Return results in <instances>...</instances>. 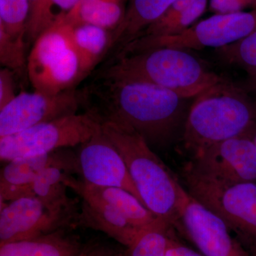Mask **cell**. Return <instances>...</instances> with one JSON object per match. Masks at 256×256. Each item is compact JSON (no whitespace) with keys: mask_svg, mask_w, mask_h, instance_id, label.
Returning <instances> with one entry per match:
<instances>
[{"mask_svg":"<svg viewBox=\"0 0 256 256\" xmlns=\"http://www.w3.org/2000/svg\"><path fill=\"white\" fill-rule=\"evenodd\" d=\"M90 92L105 107L101 118L118 120L142 134L149 144H164L184 126L188 98L142 80L98 76Z\"/></svg>","mask_w":256,"mask_h":256,"instance_id":"cell-1","label":"cell"},{"mask_svg":"<svg viewBox=\"0 0 256 256\" xmlns=\"http://www.w3.org/2000/svg\"><path fill=\"white\" fill-rule=\"evenodd\" d=\"M256 126V101L226 79L194 98L183 128L192 158L227 140L247 134Z\"/></svg>","mask_w":256,"mask_h":256,"instance_id":"cell-2","label":"cell"},{"mask_svg":"<svg viewBox=\"0 0 256 256\" xmlns=\"http://www.w3.org/2000/svg\"><path fill=\"white\" fill-rule=\"evenodd\" d=\"M101 124L122 156L146 208L180 233V182L134 128L114 119L102 118Z\"/></svg>","mask_w":256,"mask_h":256,"instance_id":"cell-3","label":"cell"},{"mask_svg":"<svg viewBox=\"0 0 256 256\" xmlns=\"http://www.w3.org/2000/svg\"><path fill=\"white\" fill-rule=\"evenodd\" d=\"M100 74L150 82L188 99L224 79L188 50L166 47L116 56Z\"/></svg>","mask_w":256,"mask_h":256,"instance_id":"cell-4","label":"cell"},{"mask_svg":"<svg viewBox=\"0 0 256 256\" xmlns=\"http://www.w3.org/2000/svg\"><path fill=\"white\" fill-rule=\"evenodd\" d=\"M186 191L220 217L242 242L256 248V182H229L198 171L190 162L182 170Z\"/></svg>","mask_w":256,"mask_h":256,"instance_id":"cell-5","label":"cell"},{"mask_svg":"<svg viewBox=\"0 0 256 256\" xmlns=\"http://www.w3.org/2000/svg\"><path fill=\"white\" fill-rule=\"evenodd\" d=\"M100 116L95 110L66 116L0 138V158L10 162L50 154L62 148L82 146L100 132Z\"/></svg>","mask_w":256,"mask_h":256,"instance_id":"cell-6","label":"cell"},{"mask_svg":"<svg viewBox=\"0 0 256 256\" xmlns=\"http://www.w3.org/2000/svg\"><path fill=\"white\" fill-rule=\"evenodd\" d=\"M79 210L72 198L52 201L37 196L1 205L0 244L46 235L75 224Z\"/></svg>","mask_w":256,"mask_h":256,"instance_id":"cell-7","label":"cell"},{"mask_svg":"<svg viewBox=\"0 0 256 256\" xmlns=\"http://www.w3.org/2000/svg\"><path fill=\"white\" fill-rule=\"evenodd\" d=\"M256 31V10L215 14L195 23L180 34L138 38L120 53L162 47L186 50L206 47L218 48L245 38Z\"/></svg>","mask_w":256,"mask_h":256,"instance_id":"cell-8","label":"cell"},{"mask_svg":"<svg viewBox=\"0 0 256 256\" xmlns=\"http://www.w3.org/2000/svg\"><path fill=\"white\" fill-rule=\"evenodd\" d=\"M86 104L84 92L70 89L56 95L22 92L0 110V138L76 114Z\"/></svg>","mask_w":256,"mask_h":256,"instance_id":"cell-9","label":"cell"},{"mask_svg":"<svg viewBox=\"0 0 256 256\" xmlns=\"http://www.w3.org/2000/svg\"><path fill=\"white\" fill-rule=\"evenodd\" d=\"M180 233L205 256H248L240 242L232 238L230 229L220 217L178 186Z\"/></svg>","mask_w":256,"mask_h":256,"instance_id":"cell-10","label":"cell"},{"mask_svg":"<svg viewBox=\"0 0 256 256\" xmlns=\"http://www.w3.org/2000/svg\"><path fill=\"white\" fill-rule=\"evenodd\" d=\"M200 172L229 182H256V146L247 134L224 141L192 158Z\"/></svg>","mask_w":256,"mask_h":256,"instance_id":"cell-11","label":"cell"},{"mask_svg":"<svg viewBox=\"0 0 256 256\" xmlns=\"http://www.w3.org/2000/svg\"><path fill=\"white\" fill-rule=\"evenodd\" d=\"M80 146L77 164L78 173L84 181L98 186L122 188L144 205L122 156L102 128Z\"/></svg>","mask_w":256,"mask_h":256,"instance_id":"cell-12","label":"cell"},{"mask_svg":"<svg viewBox=\"0 0 256 256\" xmlns=\"http://www.w3.org/2000/svg\"><path fill=\"white\" fill-rule=\"evenodd\" d=\"M66 184L82 198H96L112 206L136 228L143 230L160 226H169L148 210L132 194L122 188L98 186L82 180H76L72 176L67 180Z\"/></svg>","mask_w":256,"mask_h":256,"instance_id":"cell-13","label":"cell"},{"mask_svg":"<svg viewBox=\"0 0 256 256\" xmlns=\"http://www.w3.org/2000/svg\"><path fill=\"white\" fill-rule=\"evenodd\" d=\"M174 0H128L122 22L111 32L107 56H114L142 35L156 22Z\"/></svg>","mask_w":256,"mask_h":256,"instance_id":"cell-14","label":"cell"},{"mask_svg":"<svg viewBox=\"0 0 256 256\" xmlns=\"http://www.w3.org/2000/svg\"><path fill=\"white\" fill-rule=\"evenodd\" d=\"M62 152L42 156L20 158L8 162L2 170L0 202H12L23 197L34 196L31 185L38 174L58 159Z\"/></svg>","mask_w":256,"mask_h":256,"instance_id":"cell-15","label":"cell"},{"mask_svg":"<svg viewBox=\"0 0 256 256\" xmlns=\"http://www.w3.org/2000/svg\"><path fill=\"white\" fill-rule=\"evenodd\" d=\"M76 225L101 230L129 246L141 232L136 228L118 210L96 198L84 197Z\"/></svg>","mask_w":256,"mask_h":256,"instance_id":"cell-16","label":"cell"},{"mask_svg":"<svg viewBox=\"0 0 256 256\" xmlns=\"http://www.w3.org/2000/svg\"><path fill=\"white\" fill-rule=\"evenodd\" d=\"M69 31L70 24L66 21L64 12H60L53 24L34 42L26 66L30 79L54 63L72 45Z\"/></svg>","mask_w":256,"mask_h":256,"instance_id":"cell-17","label":"cell"},{"mask_svg":"<svg viewBox=\"0 0 256 256\" xmlns=\"http://www.w3.org/2000/svg\"><path fill=\"white\" fill-rule=\"evenodd\" d=\"M69 36L78 55L82 82L107 56L110 46L111 32L92 24L82 23L70 24Z\"/></svg>","mask_w":256,"mask_h":256,"instance_id":"cell-18","label":"cell"},{"mask_svg":"<svg viewBox=\"0 0 256 256\" xmlns=\"http://www.w3.org/2000/svg\"><path fill=\"white\" fill-rule=\"evenodd\" d=\"M84 250L63 229L36 238L0 244V256H80Z\"/></svg>","mask_w":256,"mask_h":256,"instance_id":"cell-19","label":"cell"},{"mask_svg":"<svg viewBox=\"0 0 256 256\" xmlns=\"http://www.w3.org/2000/svg\"><path fill=\"white\" fill-rule=\"evenodd\" d=\"M126 6V0H80L64 14L70 24H92L112 32L122 22Z\"/></svg>","mask_w":256,"mask_h":256,"instance_id":"cell-20","label":"cell"},{"mask_svg":"<svg viewBox=\"0 0 256 256\" xmlns=\"http://www.w3.org/2000/svg\"><path fill=\"white\" fill-rule=\"evenodd\" d=\"M172 230L168 225L143 229L122 256H166Z\"/></svg>","mask_w":256,"mask_h":256,"instance_id":"cell-21","label":"cell"},{"mask_svg":"<svg viewBox=\"0 0 256 256\" xmlns=\"http://www.w3.org/2000/svg\"><path fill=\"white\" fill-rule=\"evenodd\" d=\"M208 4V0H198L186 11L175 18L164 22L153 23L139 38L180 34L197 22V20L204 14Z\"/></svg>","mask_w":256,"mask_h":256,"instance_id":"cell-22","label":"cell"},{"mask_svg":"<svg viewBox=\"0 0 256 256\" xmlns=\"http://www.w3.org/2000/svg\"><path fill=\"white\" fill-rule=\"evenodd\" d=\"M28 14V0H0V28L10 36L24 40Z\"/></svg>","mask_w":256,"mask_h":256,"instance_id":"cell-23","label":"cell"},{"mask_svg":"<svg viewBox=\"0 0 256 256\" xmlns=\"http://www.w3.org/2000/svg\"><path fill=\"white\" fill-rule=\"evenodd\" d=\"M224 63L238 66L246 70L256 68V31L245 38L216 48Z\"/></svg>","mask_w":256,"mask_h":256,"instance_id":"cell-24","label":"cell"},{"mask_svg":"<svg viewBox=\"0 0 256 256\" xmlns=\"http://www.w3.org/2000/svg\"><path fill=\"white\" fill-rule=\"evenodd\" d=\"M30 14L26 36L30 42H34L45 30L52 26L56 18L53 12L52 0H28Z\"/></svg>","mask_w":256,"mask_h":256,"instance_id":"cell-25","label":"cell"},{"mask_svg":"<svg viewBox=\"0 0 256 256\" xmlns=\"http://www.w3.org/2000/svg\"><path fill=\"white\" fill-rule=\"evenodd\" d=\"M0 63L4 68L13 72L28 66L24 40L10 36L2 28H0Z\"/></svg>","mask_w":256,"mask_h":256,"instance_id":"cell-26","label":"cell"},{"mask_svg":"<svg viewBox=\"0 0 256 256\" xmlns=\"http://www.w3.org/2000/svg\"><path fill=\"white\" fill-rule=\"evenodd\" d=\"M256 0H210V10L215 14L240 12L254 6Z\"/></svg>","mask_w":256,"mask_h":256,"instance_id":"cell-27","label":"cell"},{"mask_svg":"<svg viewBox=\"0 0 256 256\" xmlns=\"http://www.w3.org/2000/svg\"><path fill=\"white\" fill-rule=\"evenodd\" d=\"M14 72L6 68L0 70V110L8 105L16 97Z\"/></svg>","mask_w":256,"mask_h":256,"instance_id":"cell-28","label":"cell"},{"mask_svg":"<svg viewBox=\"0 0 256 256\" xmlns=\"http://www.w3.org/2000/svg\"><path fill=\"white\" fill-rule=\"evenodd\" d=\"M198 0H174L164 14L156 22H164L186 11Z\"/></svg>","mask_w":256,"mask_h":256,"instance_id":"cell-29","label":"cell"},{"mask_svg":"<svg viewBox=\"0 0 256 256\" xmlns=\"http://www.w3.org/2000/svg\"><path fill=\"white\" fill-rule=\"evenodd\" d=\"M166 256H205L201 252H195L193 249L190 248L172 236L170 238L169 246Z\"/></svg>","mask_w":256,"mask_h":256,"instance_id":"cell-30","label":"cell"},{"mask_svg":"<svg viewBox=\"0 0 256 256\" xmlns=\"http://www.w3.org/2000/svg\"><path fill=\"white\" fill-rule=\"evenodd\" d=\"M80 256H118L110 250L102 247H92L82 250Z\"/></svg>","mask_w":256,"mask_h":256,"instance_id":"cell-31","label":"cell"},{"mask_svg":"<svg viewBox=\"0 0 256 256\" xmlns=\"http://www.w3.org/2000/svg\"><path fill=\"white\" fill-rule=\"evenodd\" d=\"M54 4L56 5L62 9V12H68L73 9L80 0H52Z\"/></svg>","mask_w":256,"mask_h":256,"instance_id":"cell-32","label":"cell"},{"mask_svg":"<svg viewBox=\"0 0 256 256\" xmlns=\"http://www.w3.org/2000/svg\"><path fill=\"white\" fill-rule=\"evenodd\" d=\"M248 78V86L250 88L256 90V68L250 69L246 70Z\"/></svg>","mask_w":256,"mask_h":256,"instance_id":"cell-33","label":"cell"},{"mask_svg":"<svg viewBox=\"0 0 256 256\" xmlns=\"http://www.w3.org/2000/svg\"><path fill=\"white\" fill-rule=\"evenodd\" d=\"M247 136H248L249 137L252 138V142H254L255 146H256V126L255 127L252 128V130L250 131L248 133Z\"/></svg>","mask_w":256,"mask_h":256,"instance_id":"cell-34","label":"cell"},{"mask_svg":"<svg viewBox=\"0 0 256 256\" xmlns=\"http://www.w3.org/2000/svg\"><path fill=\"white\" fill-rule=\"evenodd\" d=\"M248 256H256V248H252L250 249V254L249 255L248 254Z\"/></svg>","mask_w":256,"mask_h":256,"instance_id":"cell-35","label":"cell"},{"mask_svg":"<svg viewBox=\"0 0 256 256\" xmlns=\"http://www.w3.org/2000/svg\"><path fill=\"white\" fill-rule=\"evenodd\" d=\"M252 8H254V10H256V1L255 4L254 5V6H252Z\"/></svg>","mask_w":256,"mask_h":256,"instance_id":"cell-36","label":"cell"}]
</instances>
